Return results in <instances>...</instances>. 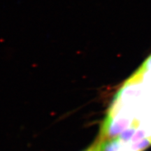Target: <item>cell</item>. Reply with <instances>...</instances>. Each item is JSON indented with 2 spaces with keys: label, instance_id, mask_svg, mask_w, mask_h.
<instances>
[{
  "label": "cell",
  "instance_id": "6da1fadb",
  "mask_svg": "<svg viewBox=\"0 0 151 151\" xmlns=\"http://www.w3.org/2000/svg\"><path fill=\"white\" fill-rule=\"evenodd\" d=\"M108 115L124 118L128 129L141 132L151 141V85L134 73L116 94Z\"/></svg>",
  "mask_w": 151,
  "mask_h": 151
},
{
  "label": "cell",
  "instance_id": "7a4b0ae2",
  "mask_svg": "<svg viewBox=\"0 0 151 151\" xmlns=\"http://www.w3.org/2000/svg\"><path fill=\"white\" fill-rule=\"evenodd\" d=\"M143 81L151 85V55L143 63L141 67L136 71Z\"/></svg>",
  "mask_w": 151,
  "mask_h": 151
},
{
  "label": "cell",
  "instance_id": "3957f363",
  "mask_svg": "<svg viewBox=\"0 0 151 151\" xmlns=\"http://www.w3.org/2000/svg\"><path fill=\"white\" fill-rule=\"evenodd\" d=\"M104 151H132L123 143L119 140L118 137L113 138L106 141Z\"/></svg>",
  "mask_w": 151,
  "mask_h": 151
},
{
  "label": "cell",
  "instance_id": "277c9868",
  "mask_svg": "<svg viewBox=\"0 0 151 151\" xmlns=\"http://www.w3.org/2000/svg\"><path fill=\"white\" fill-rule=\"evenodd\" d=\"M105 143L106 141H104L98 137L97 141H94L91 146L83 151H104Z\"/></svg>",
  "mask_w": 151,
  "mask_h": 151
}]
</instances>
